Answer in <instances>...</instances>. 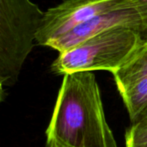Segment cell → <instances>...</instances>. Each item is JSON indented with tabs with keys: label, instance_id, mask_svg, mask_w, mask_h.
Segmentation results:
<instances>
[{
	"label": "cell",
	"instance_id": "cell-8",
	"mask_svg": "<svg viewBox=\"0 0 147 147\" xmlns=\"http://www.w3.org/2000/svg\"><path fill=\"white\" fill-rule=\"evenodd\" d=\"M134 5L137 8L141 17L140 34L144 40H147V0H134Z\"/></svg>",
	"mask_w": 147,
	"mask_h": 147
},
{
	"label": "cell",
	"instance_id": "cell-3",
	"mask_svg": "<svg viewBox=\"0 0 147 147\" xmlns=\"http://www.w3.org/2000/svg\"><path fill=\"white\" fill-rule=\"evenodd\" d=\"M44 12L31 0H0V84L14 85L32 51Z\"/></svg>",
	"mask_w": 147,
	"mask_h": 147
},
{
	"label": "cell",
	"instance_id": "cell-6",
	"mask_svg": "<svg viewBox=\"0 0 147 147\" xmlns=\"http://www.w3.org/2000/svg\"><path fill=\"white\" fill-rule=\"evenodd\" d=\"M119 26L130 27L140 31L141 17L135 5L99 15L52 40L47 47L60 53L105 30Z\"/></svg>",
	"mask_w": 147,
	"mask_h": 147
},
{
	"label": "cell",
	"instance_id": "cell-2",
	"mask_svg": "<svg viewBox=\"0 0 147 147\" xmlns=\"http://www.w3.org/2000/svg\"><path fill=\"white\" fill-rule=\"evenodd\" d=\"M142 41L140 31L134 28H112L60 53L51 70L58 75L94 71L113 73L128 60Z\"/></svg>",
	"mask_w": 147,
	"mask_h": 147
},
{
	"label": "cell",
	"instance_id": "cell-4",
	"mask_svg": "<svg viewBox=\"0 0 147 147\" xmlns=\"http://www.w3.org/2000/svg\"><path fill=\"white\" fill-rule=\"evenodd\" d=\"M133 5L134 0H65L44 12L36 42L47 47L52 40L86 21Z\"/></svg>",
	"mask_w": 147,
	"mask_h": 147
},
{
	"label": "cell",
	"instance_id": "cell-1",
	"mask_svg": "<svg viewBox=\"0 0 147 147\" xmlns=\"http://www.w3.org/2000/svg\"><path fill=\"white\" fill-rule=\"evenodd\" d=\"M46 134L47 147H118L92 71L64 75Z\"/></svg>",
	"mask_w": 147,
	"mask_h": 147
},
{
	"label": "cell",
	"instance_id": "cell-7",
	"mask_svg": "<svg viewBox=\"0 0 147 147\" xmlns=\"http://www.w3.org/2000/svg\"><path fill=\"white\" fill-rule=\"evenodd\" d=\"M127 147H147V118L132 124L126 134Z\"/></svg>",
	"mask_w": 147,
	"mask_h": 147
},
{
	"label": "cell",
	"instance_id": "cell-5",
	"mask_svg": "<svg viewBox=\"0 0 147 147\" xmlns=\"http://www.w3.org/2000/svg\"><path fill=\"white\" fill-rule=\"evenodd\" d=\"M112 74L132 124L147 118V40Z\"/></svg>",
	"mask_w": 147,
	"mask_h": 147
}]
</instances>
